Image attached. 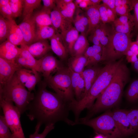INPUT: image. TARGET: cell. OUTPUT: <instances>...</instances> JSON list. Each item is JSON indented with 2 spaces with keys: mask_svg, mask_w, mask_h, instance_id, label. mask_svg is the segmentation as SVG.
Returning <instances> with one entry per match:
<instances>
[{
  "mask_svg": "<svg viewBox=\"0 0 138 138\" xmlns=\"http://www.w3.org/2000/svg\"><path fill=\"white\" fill-rule=\"evenodd\" d=\"M47 86L44 81L39 85L34 99L27 108L29 119L36 120L37 123L41 125L54 124L60 121L71 125H75L74 121L68 118L69 103L56 93L47 90Z\"/></svg>",
  "mask_w": 138,
  "mask_h": 138,
  "instance_id": "obj_1",
  "label": "cell"
},
{
  "mask_svg": "<svg viewBox=\"0 0 138 138\" xmlns=\"http://www.w3.org/2000/svg\"><path fill=\"white\" fill-rule=\"evenodd\" d=\"M123 60L122 57L118 61L106 62L86 95L79 101L75 100L70 104V110L74 113L75 120L77 121L79 119L80 114L84 109H89L91 107L95 99L109 84Z\"/></svg>",
  "mask_w": 138,
  "mask_h": 138,
  "instance_id": "obj_2",
  "label": "cell"
},
{
  "mask_svg": "<svg viewBox=\"0 0 138 138\" xmlns=\"http://www.w3.org/2000/svg\"><path fill=\"white\" fill-rule=\"evenodd\" d=\"M129 69L123 62L120 65L111 82L89 109V114L84 118L89 119L103 109L112 107L119 101L123 89L130 76Z\"/></svg>",
  "mask_w": 138,
  "mask_h": 138,
  "instance_id": "obj_3",
  "label": "cell"
},
{
  "mask_svg": "<svg viewBox=\"0 0 138 138\" xmlns=\"http://www.w3.org/2000/svg\"><path fill=\"white\" fill-rule=\"evenodd\" d=\"M34 96V93L29 91L20 82L16 73L8 83L0 88V97L12 101L21 114L27 110Z\"/></svg>",
  "mask_w": 138,
  "mask_h": 138,
  "instance_id": "obj_4",
  "label": "cell"
},
{
  "mask_svg": "<svg viewBox=\"0 0 138 138\" xmlns=\"http://www.w3.org/2000/svg\"><path fill=\"white\" fill-rule=\"evenodd\" d=\"M44 81L64 100L69 103L74 101V94L71 74L68 67H63Z\"/></svg>",
  "mask_w": 138,
  "mask_h": 138,
  "instance_id": "obj_5",
  "label": "cell"
},
{
  "mask_svg": "<svg viewBox=\"0 0 138 138\" xmlns=\"http://www.w3.org/2000/svg\"><path fill=\"white\" fill-rule=\"evenodd\" d=\"M131 38V35L114 31L107 45L103 48V61H116L126 55L132 42Z\"/></svg>",
  "mask_w": 138,
  "mask_h": 138,
  "instance_id": "obj_6",
  "label": "cell"
},
{
  "mask_svg": "<svg viewBox=\"0 0 138 138\" xmlns=\"http://www.w3.org/2000/svg\"><path fill=\"white\" fill-rule=\"evenodd\" d=\"M109 111L96 118L92 119L79 118L78 124L86 125L96 131L109 138H122L123 136Z\"/></svg>",
  "mask_w": 138,
  "mask_h": 138,
  "instance_id": "obj_7",
  "label": "cell"
},
{
  "mask_svg": "<svg viewBox=\"0 0 138 138\" xmlns=\"http://www.w3.org/2000/svg\"><path fill=\"white\" fill-rule=\"evenodd\" d=\"M0 105L13 138H26L20 121L21 114L14 103L0 97Z\"/></svg>",
  "mask_w": 138,
  "mask_h": 138,
  "instance_id": "obj_8",
  "label": "cell"
},
{
  "mask_svg": "<svg viewBox=\"0 0 138 138\" xmlns=\"http://www.w3.org/2000/svg\"><path fill=\"white\" fill-rule=\"evenodd\" d=\"M22 68L15 61L0 57V88L5 86L16 72Z\"/></svg>",
  "mask_w": 138,
  "mask_h": 138,
  "instance_id": "obj_9",
  "label": "cell"
},
{
  "mask_svg": "<svg viewBox=\"0 0 138 138\" xmlns=\"http://www.w3.org/2000/svg\"><path fill=\"white\" fill-rule=\"evenodd\" d=\"M40 73L46 80L52 75L53 72L63 66L61 62L52 55L48 53L39 60Z\"/></svg>",
  "mask_w": 138,
  "mask_h": 138,
  "instance_id": "obj_10",
  "label": "cell"
},
{
  "mask_svg": "<svg viewBox=\"0 0 138 138\" xmlns=\"http://www.w3.org/2000/svg\"><path fill=\"white\" fill-rule=\"evenodd\" d=\"M21 52L15 61L22 68L36 71L40 73L39 60L35 58L27 49V45H20Z\"/></svg>",
  "mask_w": 138,
  "mask_h": 138,
  "instance_id": "obj_11",
  "label": "cell"
},
{
  "mask_svg": "<svg viewBox=\"0 0 138 138\" xmlns=\"http://www.w3.org/2000/svg\"><path fill=\"white\" fill-rule=\"evenodd\" d=\"M50 17L52 26L61 36L73 26V22L63 16L56 7L51 12Z\"/></svg>",
  "mask_w": 138,
  "mask_h": 138,
  "instance_id": "obj_12",
  "label": "cell"
},
{
  "mask_svg": "<svg viewBox=\"0 0 138 138\" xmlns=\"http://www.w3.org/2000/svg\"><path fill=\"white\" fill-rule=\"evenodd\" d=\"M32 15L24 18L19 25L22 34L24 44L27 45L34 43L37 30V26L32 19Z\"/></svg>",
  "mask_w": 138,
  "mask_h": 138,
  "instance_id": "obj_13",
  "label": "cell"
},
{
  "mask_svg": "<svg viewBox=\"0 0 138 138\" xmlns=\"http://www.w3.org/2000/svg\"><path fill=\"white\" fill-rule=\"evenodd\" d=\"M127 110L118 109L111 112L112 117L123 137L133 134L128 119Z\"/></svg>",
  "mask_w": 138,
  "mask_h": 138,
  "instance_id": "obj_14",
  "label": "cell"
},
{
  "mask_svg": "<svg viewBox=\"0 0 138 138\" xmlns=\"http://www.w3.org/2000/svg\"><path fill=\"white\" fill-rule=\"evenodd\" d=\"M85 67L82 72L85 83V89L82 99L91 88L102 67L98 66L97 64L88 66Z\"/></svg>",
  "mask_w": 138,
  "mask_h": 138,
  "instance_id": "obj_15",
  "label": "cell"
},
{
  "mask_svg": "<svg viewBox=\"0 0 138 138\" xmlns=\"http://www.w3.org/2000/svg\"><path fill=\"white\" fill-rule=\"evenodd\" d=\"M71 74L73 89L77 101L82 98L85 89V83L82 72H75L68 67Z\"/></svg>",
  "mask_w": 138,
  "mask_h": 138,
  "instance_id": "obj_16",
  "label": "cell"
},
{
  "mask_svg": "<svg viewBox=\"0 0 138 138\" xmlns=\"http://www.w3.org/2000/svg\"><path fill=\"white\" fill-rule=\"evenodd\" d=\"M49 39L51 50L61 60H65L69 53L60 35L56 33Z\"/></svg>",
  "mask_w": 138,
  "mask_h": 138,
  "instance_id": "obj_17",
  "label": "cell"
},
{
  "mask_svg": "<svg viewBox=\"0 0 138 138\" xmlns=\"http://www.w3.org/2000/svg\"><path fill=\"white\" fill-rule=\"evenodd\" d=\"M21 52V48L7 40L0 45V57L7 60L15 61Z\"/></svg>",
  "mask_w": 138,
  "mask_h": 138,
  "instance_id": "obj_18",
  "label": "cell"
},
{
  "mask_svg": "<svg viewBox=\"0 0 138 138\" xmlns=\"http://www.w3.org/2000/svg\"><path fill=\"white\" fill-rule=\"evenodd\" d=\"M7 19L9 29L7 40L17 46L25 44L22 34L19 25L13 19Z\"/></svg>",
  "mask_w": 138,
  "mask_h": 138,
  "instance_id": "obj_19",
  "label": "cell"
},
{
  "mask_svg": "<svg viewBox=\"0 0 138 138\" xmlns=\"http://www.w3.org/2000/svg\"><path fill=\"white\" fill-rule=\"evenodd\" d=\"M27 47L32 55L38 60L48 53L51 50L50 45L47 40L39 41L27 45Z\"/></svg>",
  "mask_w": 138,
  "mask_h": 138,
  "instance_id": "obj_20",
  "label": "cell"
},
{
  "mask_svg": "<svg viewBox=\"0 0 138 138\" xmlns=\"http://www.w3.org/2000/svg\"><path fill=\"white\" fill-rule=\"evenodd\" d=\"M114 32L112 26L110 27L107 24H103L101 22L91 32L93 33L98 38L101 45L103 48L108 44Z\"/></svg>",
  "mask_w": 138,
  "mask_h": 138,
  "instance_id": "obj_21",
  "label": "cell"
},
{
  "mask_svg": "<svg viewBox=\"0 0 138 138\" xmlns=\"http://www.w3.org/2000/svg\"><path fill=\"white\" fill-rule=\"evenodd\" d=\"M98 6H89L86 9V15L88 22V29L86 33V36L101 22Z\"/></svg>",
  "mask_w": 138,
  "mask_h": 138,
  "instance_id": "obj_22",
  "label": "cell"
},
{
  "mask_svg": "<svg viewBox=\"0 0 138 138\" xmlns=\"http://www.w3.org/2000/svg\"><path fill=\"white\" fill-rule=\"evenodd\" d=\"M89 46L86 34L81 33L74 45L70 54L72 56L84 55Z\"/></svg>",
  "mask_w": 138,
  "mask_h": 138,
  "instance_id": "obj_23",
  "label": "cell"
},
{
  "mask_svg": "<svg viewBox=\"0 0 138 138\" xmlns=\"http://www.w3.org/2000/svg\"><path fill=\"white\" fill-rule=\"evenodd\" d=\"M56 7L61 14L73 22L76 6L74 1L66 4L62 0H56Z\"/></svg>",
  "mask_w": 138,
  "mask_h": 138,
  "instance_id": "obj_24",
  "label": "cell"
},
{
  "mask_svg": "<svg viewBox=\"0 0 138 138\" xmlns=\"http://www.w3.org/2000/svg\"><path fill=\"white\" fill-rule=\"evenodd\" d=\"M87 58L84 55L72 56L68 61V67L75 72L82 73L86 66Z\"/></svg>",
  "mask_w": 138,
  "mask_h": 138,
  "instance_id": "obj_25",
  "label": "cell"
},
{
  "mask_svg": "<svg viewBox=\"0 0 138 138\" xmlns=\"http://www.w3.org/2000/svg\"><path fill=\"white\" fill-rule=\"evenodd\" d=\"M50 13L42 9L32 15V19L38 28L47 26H52L50 17Z\"/></svg>",
  "mask_w": 138,
  "mask_h": 138,
  "instance_id": "obj_26",
  "label": "cell"
},
{
  "mask_svg": "<svg viewBox=\"0 0 138 138\" xmlns=\"http://www.w3.org/2000/svg\"><path fill=\"white\" fill-rule=\"evenodd\" d=\"M79 34V32L73 26L63 35L61 36L69 53L71 54L74 45Z\"/></svg>",
  "mask_w": 138,
  "mask_h": 138,
  "instance_id": "obj_27",
  "label": "cell"
},
{
  "mask_svg": "<svg viewBox=\"0 0 138 138\" xmlns=\"http://www.w3.org/2000/svg\"><path fill=\"white\" fill-rule=\"evenodd\" d=\"M98 7L102 23L113 22L117 18L116 15L106 4L102 3L98 5Z\"/></svg>",
  "mask_w": 138,
  "mask_h": 138,
  "instance_id": "obj_28",
  "label": "cell"
},
{
  "mask_svg": "<svg viewBox=\"0 0 138 138\" xmlns=\"http://www.w3.org/2000/svg\"><path fill=\"white\" fill-rule=\"evenodd\" d=\"M55 32L53 26H47L38 28L34 43L50 39L56 34Z\"/></svg>",
  "mask_w": 138,
  "mask_h": 138,
  "instance_id": "obj_29",
  "label": "cell"
},
{
  "mask_svg": "<svg viewBox=\"0 0 138 138\" xmlns=\"http://www.w3.org/2000/svg\"><path fill=\"white\" fill-rule=\"evenodd\" d=\"M42 1L41 0H24L22 13L23 18L32 15L34 10L40 6Z\"/></svg>",
  "mask_w": 138,
  "mask_h": 138,
  "instance_id": "obj_30",
  "label": "cell"
},
{
  "mask_svg": "<svg viewBox=\"0 0 138 138\" xmlns=\"http://www.w3.org/2000/svg\"><path fill=\"white\" fill-rule=\"evenodd\" d=\"M126 96L130 102L138 101V79L134 80L130 84L126 91Z\"/></svg>",
  "mask_w": 138,
  "mask_h": 138,
  "instance_id": "obj_31",
  "label": "cell"
},
{
  "mask_svg": "<svg viewBox=\"0 0 138 138\" xmlns=\"http://www.w3.org/2000/svg\"><path fill=\"white\" fill-rule=\"evenodd\" d=\"M127 118L133 133L138 129V108L127 110Z\"/></svg>",
  "mask_w": 138,
  "mask_h": 138,
  "instance_id": "obj_32",
  "label": "cell"
},
{
  "mask_svg": "<svg viewBox=\"0 0 138 138\" xmlns=\"http://www.w3.org/2000/svg\"><path fill=\"white\" fill-rule=\"evenodd\" d=\"M9 4L13 18L20 17L22 15L24 0H10Z\"/></svg>",
  "mask_w": 138,
  "mask_h": 138,
  "instance_id": "obj_33",
  "label": "cell"
},
{
  "mask_svg": "<svg viewBox=\"0 0 138 138\" xmlns=\"http://www.w3.org/2000/svg\"><path fill=\"white\" fill-rule=\"evenodd\" d=\"M112 26L114 31L131 35V32L134 28V21H131L124 24H113Z\"/></svg>",
  "mask_w": 138,
  "mask_h": 138,
  "instance_id": "obj_34",
  "label": "cell"
},
{
  "mask_svg": "<svg viewBox=\"0 0 138 138\" xmlns=\"http://www.w3.org/2000/svg\"><path fill=\"white\" fill-rule=\"evenodd\" d=\"M39 73L33 71L25 85V86L29 91L32 92L35 90L36 86L40 79Z\"/></svg>",
  "mask_w": 138,
  "mask_h": 138,
  "instance_id": "obj_35",
  "label": "cell"
},
{
  "mask_svg": "<svg viewBox=\"0 0 138 138\" xmlns=\"http://www.w3.org/2000/svg\"><path fill=\"white\" fill-rule=\"evenodd\" d=\"M54 124H51L45 125L43 132L39 133L41 125L37 124L35 127V131L34 133L30 135L29 138H45L48 134L54 128Z\"/></svg>",
  "mask_w": 138,
  "mask_h": 138,
  "instance_id": "obj_36",
  "label": "cell"
},
{
  "mask_svg": "<svg viewBox=\"0 0 138 138\" xmlns=\"http://www.w3.org/2000/svg\"><path fill=\"white\" fill-rule=\"evenodd\" d=\"M0 138H13L12 133L3 115L0 116Z\"/></svg>",
  "mask_w": 138,
  "mask_h": 138,
  "instance_id": "obj_37",
  "label": "cell"
},
{
  "mask_svg": "<svg viewBox=\"0 0 138 138\" xmlns=\"http://www.w3.org/2000/svg\"><path fill=\"white\" fill-rule=\"evenodd\" d=\"M9 29L7 19H5L2 15H0V42L1 44L7 39Z\"/></svg>",
  "mask_w": 138,
  "mask_h": 138,
  "instance_id": "obj_38",
  "label": "cell"
},
{
  "mask_svg": "<svg viewBox=\"0 0 138 138\" xmlns=\"http://www.w3.org/2000/svg\"><path fill=\"white\" fill-rule=\"evenodd\" d=\"M33 71L22 68L16 72L19 80L24 86Z\"/></svg>",
  "mask_w": 138,
  "mask_h": 138,
  "instance_id": "obj_39",
  "label": "cell"
},
{
  "mask_svg": "<svg viewBox=\"0 0 138 138\" xmlns=\"http://www.w3.org/2000/svg\"><path fill=\"white\" fill-rule=\"evenodd\" d=\"M132 9L133 7L131 0V2L129 4L116 7L115 11L117 15L121 16L130 14V11Z\"/></svg>",
  "mask_w": 138,
  "mask_h": 138,
  "instance_id": "obj_40",
  "label": "cell"
},
{
  "mask_svg": "<svg viewBox=\"0 0 138 138\" xmlns=\"http://www.w3.org/2000/svg\"><path fill=\"white\" fill-rule=\"evenodd\" d=\"M0 12L1 15L5 18L8 19H13L9 3L6 5L0 6Z\"/></svg>",
  "mask_w": 138,
  "mask_h": 138,
  "instance_id": "obj_41",
  "label": "cell"
},
{
  "mask_svg": "<svg viewBox=\"0 0 138 138\" xmlns=\"http://www.w3.org/2000/svg\"><path fill=\"white\" fill-rule=\"evenodd\" d=\"M132 21H134V16L130 14L127 15L120 16L119 18H117L113 22V24H124Z\"/></svg>",
  "mask_w": 138,
  "mask_h": 138,
  "instance_id": "obj_42",
  "label": "cell"
},
{
  "mask_svg": "<svg viewBox=\"0 0 138 138\" xmlns=\"http://www.w3.org/2000/svg\"><path fill=\"white\" fill-rule=\"evenodd\" d=\"M133 9L134 11V29L138 33V0H132Z\"/></svg>",
  "mask_w": 138,
  "mask_h": 138,
  "instance_id": "obj_43",
  "label": "cell"
},
{
  "mask_svg": "<svg viewBox=\"0 0 138 138\" xmlns=\"http://www.w3.org/2000/svg\"><path fill=\"white\" fill-rule=\"evenodd\" d=\"M43 6L42 9L50 12L56 7V0H42Z\"/></svg>",
  "mask_w": 138,
  "mask_h": 138,
  "instance_id": "obj_44",
  "label": "cell"
},
{
  "mask_svg": "<svg viewBox=\"0 0 138 138\" xmlns=\"http://www.w3.org/2000/svg\"><path fill=\"white\" fill-rule=\"evenodd\" d=\"M73 23L74 27L79 32L81 33H85L86 34L87 30L86 28L81 22L76 18L74 19Z\"/></svg>",
  "mask_w": 138,
  "mask_h": 138,
  "instance_id": "obj_45",
  "label": "cell"
},
{
  "mask_svg": "<svg viewBox=\"0 0 138 138\" xmlns=\"http://www.w3.org/2000/svg\"><path fill=\"white\" fill-rule=\"evenodd\" d=\"M81 22L86 28L88 27V20L86 16L80 14V11H77L75 17Z\"/></svg>",
  "mask_w": 138,
  "mask_h": 138,
  "instance_id": "obj_46",
  "label": "cell"
},
{
  "mask_svg": "<svg viewBox=\"0 0 138 138\" xmlns=\"http://www.w3.org/2000/svg\"><path fill=\"white\" fill-rule=\"evenodd\" d=\"M102 3L107 5L116 15L115 0H102Z\"/></svg>",
  "mask_w": 138,
  "mask_h": 138,
  "instance_id": "obj_47",
  "label": "cell"
},
{
  "mask_svg": "<svg viewBox=\"0 0 138 138\" xmlns=\"http://www.w3.org/2000/svg\"><path fill=\"white\" fill-rule=\"evenodd\" d=\"M129 50L133 52L134 54L138 55V44L136 41L131 42Z\"/></svg>",
  "mask_w": 138,
  "mask_h": 138,
  "instance_id": "obj_48",
  "label": "cell"
},
{
  "mask_svg": "<svg viewBox=\"0 0 138 138\" xmlns=\"http://www.w3.org/2000/svg\"><path fill=\"white\" fill-rule=\"evenodd\" d=\"M91 6L90 0H82L78 7L80 8L86 9Z\"/></svg>",
  "mask_w": 138,
  "mask_h": 138,
  "instance_id": "obj_49",
  "label": "cell"
},
{
  "mask_svg": "<svg viewBox=\"0 0 138 138\" xmlns=\"http://www.w3.org/2000/svg\"><path fill=\"white\" fill-rule=\"evenodd\" d=\"M131 0H115L116 7L121 5L128 4L130 3Z\"/></svg>",
  "mask_w": 138,
  "mask_h": 138,
  "instance_id": "obj_50",
  "label": "cell"
},
{
  "mask_svg": "<svg viewBox=\"0 0 138 138\" xmlns=\"http://www.w3.org/2000/svg\"><path fill=\"white\" fill-rule=\"evenodd\" d=\"M126 59L128 62L133 63L138 61V55L134 54L131 56Z\"/></svg>",
  "mask_w": 138,
  "mask_h": 138,
  "instance_id": "obj_51",
  "label": "cell"
},
{
  "mask_svg": "<svg viewBox=\"0 0 138 138\" xmlns=\"http://www.w3.org/2000/svg\"><path fill=\"white\" fill-rule=\"evenodd\" d=\"M91 6H96L100 4V3L102 2L101 0H90Z\"/></svg>",
  "mask_w": 138,
  "mask_h": 138,
  "instance_id": "obj_52",
  "label": "cell"
},
{
  "mask_svg": "<svg viewBox=\"0 0 138 138\" xmlns=\"http://www.w3.org/2000/svg\"><path fill=\"white\" fill-rule=\"evenodd\" d=\"M9 0H0V6L6 5L9 3Z\"/></svg>",
  "mask_w": 138,
  "mask_h": 138,
  "instance_id": "obj_53",
  "label": "cell"
},
{
  "mask_svg": "<svg viewBox=\"0 0 138 138\" xmlns=\"http://www.w3.org/2000/svg\"><path fill=\"white\" fill-rule=\"evenodd\" d=\"M132 64L134 69L138 73V61L133 63H132Z\"/></svg>",
  "mask_w": 138,
  "mask_h": 138,
  "instance_id": "obj_54",
  "label": "cell"
},
{
  "mask_svg": "<svg viewBox=\"0 0 138 138\" xmlns=\"http://www.w3.org/2000/svg\"><path fill=\"white\" fill-rule=\"evenodd\" d=\"M93 138H109L102 134L100 133L95 136Z\"/></svg>",
  "mask_w": 138,
  "mask_h": 138,
  "instance_id": "obj_55",
  "label": "cell"
},
{
  "mask_svg": "<svg viewBox=\"0 0 138 138\" xmlns=\"http://www.w3.org/2000/svg\"><path fill=\"white\" fill-rule=\"evenodd\" d=\"M82 0H75L74 1V2L76 6L78 7L79 4L81 2Z\"/></svg>",
  "mask_w": 138,
  "mask_h": 138,
  "instance_id": "obj_56",
  "label": "cell"
},
{
  "mask_svg": "<svg viewBox=\"0 0 138 138\" xmlns=\"http://www.w3.org/2000/svg\"><path fill=\"white\" fill-rule=\"evenodd\" d=\"M63 2L66 4L70 3L73 1L72 0H62Z\"/></svg>",
  "mask_w": 138,
  "mask_h": 138,
  "instance_id": "obj_57",
  "label": "cell"
},
{
  "mask_svg": "<svg viewBox=\"0 0 138 138\" xmlns=\"http://www.w3.org/2000/svg\"><path fill=\"white\" fill-rule=\"evenodd\" d=\"M135 138H138V133L136 135Z\"/></svg>",
  "mask_w": 138,
  "mask_h": 138,
  "instance_id": "obj_58",
  "label": "cell"
}]
</instances>
